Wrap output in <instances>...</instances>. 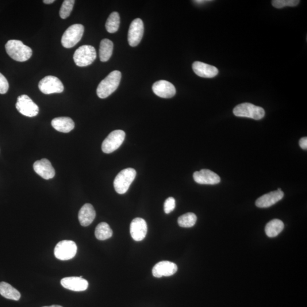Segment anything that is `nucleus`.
I'll list each match as a JSON object with an SVG mask.
<instances>
[{
    "instance_id": "obj_30",
    "label": "nucleus",
    "mask_w": 307,
    "mask_h": 307,
    "mask_svg": "<svg viewBox=\"0 0 307 307\" xmlns=\"http://www.w3.org/2000/svg\"><path fill=\"white\" fill-rule=\"evenodd\" d=\"M176 202L174 198L170 197L166 200L164 204V212L168 214L172 212L175 208Z\"/></svg>"
},
{
    "instance_id": "obj_11",
    "label": "nucleus",
    "mask_w": 307,
    "mask_h": 307,
    "mask_svg": "<svg viewBox=\"0 0 307 307\" xmlns=\"http://www.w3.org/2000/svg\"><path fill=\"white\" fill-rule=\"evenodd\" d=\"M144 33L143 21L140 18L133 20L130 24L128 32V40L132 47H136L140 43Z\"/></svg>"
},
{
    "instance_id": "obj_24",
    "label": "nucleus",
    "mask_w": 307,
    "mask_h": 307,
    "mask_svg": "<svg viewBox=\"0 0 307 307\" xmlns=\"http://www.w3.org/2000/svg\"><path fill=\"white\" fill-rule=\"evenodd\" d=\"M285 225L279 219H274L268 222L265 227V232L268 237L278 236L282 232Z\"/></svg>"
},
{
    "instance_id": "obj_5",
    "label": "nucleus",
    "mask_w": 307,
    "mask_h": 307,
    "mask_svg": "<svg viewBox=\"0 0 307 307\" xmlns=\"http://www.w3.org/2000/svg\"><path fill=\"white\" fill-rule=\"evenodd\" d=\"M97 51L91 45H83L76 50L74 55L75 63L79 67H86L97 58Z\"/></svg>"
},
{
    "instance_id": "obj_3",
    "label": "nucleus",
    "mask_w": 307,
    "mask_h": 307,
    "mask_svg": "<svg viewBox=\"0 0 307 307\" xmlns=\"http://www.w3.org/2000/svg\"><path fill=\"white\" fill-rule=\"evenodd\" d=\"M137 172L134 169L128 168L119 172L114 180L115 191L119 194H124L136 178Z\"/></svg>"
},
{
    "instance_id": "obj_31",
    "label": "nucleus",
    "mask_w": 307,
    "mask_h": 307,
    "mask_svg": "<svg viewBox=\"0 0 307 307\" xmlns=\"http://www.w3.org/2000/svg\"><path fill=\"white\" fill-rule=\"evenodd\" d=\"M9 90V83L5 77L0 73V94H5Z\"/></svg>"
},
{
    "instance_id": "obj_10",
    "label": "nucleus",
    "mask_w": 307,
    "mask_h": 307,
    "mask_svg": "<svg viewBox=\"0 0 307 307\" xmlns=\"http://www.w3.org/2000/svg\"><path fill=\"white\" fill-rule=\"evenodd\" d=\"M39 89L46 95L61 93L64 91V86L60 80L54 76H47L42 79L39 84Z\"/></svg>"
},
{
    "instance_id": "obj_8",
    "label": "nucleus",
    "mask_w": 307,
    "mask_h": 307,
    "mask_svg": "<svg viewBox=\"0 0 307 307\" xmlns=\"http://www.w3.org/2000/svg\"><path fill=\"white\" fill-rule=\"evenodd\" d=\"M15 106L19 112L26 117H35L39 113V107L28 95L20 96Z\"/></svg>"
},
{
    "instance_id": "obj_17",
    "label": "nucleus",
    "mask_w": 307,
    "mask_h": 307,
    "mask_svg": "<svg viewBox=\"0 0 307 307\" xmlns=\"http://www.w3.org/2000/svg\"><path fill=\"white\" fill-rule=\"evenodd\" d=\"M177 270L178 266L175 263L170 261H162L154 266L152 272L155 277L161 278L174 275Z\"/></svg>"
},
{
    "instance_id": "obj_26",
    "label": "nucleus",
    "mask_w": 307,
    "mask_h": 307,
    "mask_svg": "<svg viewBox=\"0 0 307 307\" xmlns=\"http://www.w3.org/2000/svg\"><path fill=\"white\" fill-rule=\"evenodd\" d=\"M120 25V17L116 11L111 13L107 19L105 28L107 32L114 33L117 32Z\"/></svg>"
},
{
    "instance_id": "obj_16",
    "label": "nucleus",
    "mask_w": 307,
    "mask_h": 307,
    "mask_svg": "<svg viewBox=\"0 0 307 307\" xmlns=\"http://www.w3.org/2000/svg\"><path fill=\"white\" fill-rule=\"evenodd\" d=\"M33 168L38 175L46 180L52 179L55 175L54 168L47 159L44 158L36 161L34 163Z\"/></svg>"
},
{
    "instance_id": "obj_27",
    "label": "nucleus",
    "mask_w": 307,
    "mask_h": 307,
    "mask_svg": "<svg viewBox=\"0 0 307 307\" xmlns=\"http://www.w3.org/2000/svg\"><path fill=\"white\" fill-rule=\"evenodd\" d=\"M197 221V217L194 213H187L180 216L178 220L179 225L182 228H191Z\"/></svg>"
},
{
    "instance_id": "obj_14",
    "label": "nucleus",
    "mask_w": 307,
    "mask_h": 307,
    "mask_svg": "<svg viewBox=\"0 0 307 307\" xmlns=\"http://www.w3.org/2000/svg\"><path fill=\"white\" fill-rule=\"evenodd\" d=\"M193 177L195 182L201 184L214 185L219 183L221 181L219 176L207 169H203L201 171L195 172Z\"/></svg>"
},
{
    "instance_id": "obj_1",
    "label": "nucleus",
    "mask_w": 307,
    "mask_h": 307,
    "mask_svg": "<svg viewBox=\"0 0 307 307\" xmlns=\"http://www.w3.org/2000/svg\"><path fill=\"white\" fill-rule=\"evenodd\" d=\"M5 49L11 59L21 62L29 60L33 54L32 49L19 40H13L7 42Z\"/></svg>"
},
{
    "instance_id": "obj_6",
    "label": "nucleus",
    "mask_w": 307,
    "mask_h": 307,
    "mask_svg": "<svg viewBox=\"0 0 307 307\" xmlns=\"http://www.w3.org/2000/svg\"><path fill=\"white\" fill-rule=\"evenodd\" d=\"M84 32V27L82 24H74L65 31L61 37V45L64 48L70 49L81 40Z\"/></svg>"
},
{
    "instance_id": "obj_28",
    "label": "nucleus",
    "mask_w": 307,
    "mask_h": 307,
    "mask_svg": "<svg viewBox=\"0 0 307 307\" xmlns=\"http://www.w3.org/2000/svg\"><path fill=\"white\" fill-rule=\"evenodd\" d=\"M75 1L74 0H65L60 7L59 15L61 18L66 19L71 13Z\"/></svg>"
},
{
    "instance_id": "obj_34",
    "label": "nucleus",
    "mask_w": 307,
    "mask_h": 307,
    "mask_svg": "<svg viewBox=\"0 0 307 307\" xmlns=\"http://www.w3.org/2000/svg\"><path fill=\"white\" fill-rule=\"evenodd\" d=\"M44 3H46V4H51L53 2H54V0H44L43 1Z\"/></svg>"
},
{
    "instance_id": "obj_20",
    "label": "nucleus",
    "mask_w": 307,
    "mask_h": 307,
    "mask_svg": "<svg viewBox=\"0 0 307 307\" xmlns=\"http://www.w3.org/2000/svg\"><path fill=\"white\" fill-rule=\"evenodd\" d=\"M96 212L91 204L84 205L79 210L78 218L80 224L83 226H89L94 221Z\"/></svg>"
},
{
    "instance_id": "obj_12",
    "label": "nucleus",
    "mask_w": 307,
    "mask_h": 307,
    "mask_svg": "<svg viewBox=\"0 0 307 307\" xmlns=\"http://www.w3.org/2000/svg\"><path fill=\"white\" fill-rule=\"evenodd\" d=\"M153 91L158 97L164 99L174 97L176 94L175 86L166 80H159L153 84Z\"/></svg>"
},
{
    "instance_id": "obj_18",
    "label": "nucleus",
    "mask_w": 307,
    "mask_h": 307,
    "mask_svg": "<svg viewBox=\"0 0 307 307\" xmlns=\"http://www.w3.org/2000/svg\"><path fill=\"white\" fill-rule=\"evenodd\" d=\"M60 283L65 289L74 291H83L88 289V282L82 276H71L61 280Z\"/></svg>"
},
{
    "instance_id": "obj_22",
    "label": "nucleus",
    "mask_w": 307,
    "mask_h": 307,
    "mask_svg": "<svg viewBox=\"0 0 307 307\" xmlns=\"http://www.w3.org/2000/svg\"><path fill=\"white\" fill-rule=\"evenodd\" d=\"M113 51V44L108 39H103L101 42L99 49L100 59L102 62L109 60L112 56Z\"/></svg>"
},
{
    "instance_id": "obj_9",
    "label": "nucleus",
    "mask_w": 307,
    "mask_h": 307,
    "mask_svg": "<svg viewBox=\"0 0 307 307\" xmlns=\"http://www.w3.org/2000/svg\"><path fill=\"white\" fill-rule=\"evenodd\" d=\"M77 246L74 241L63 240L56 245L54 255L57 259L61 260L71 259L76 256Z\"/></svg>"
},
{
    "instance_id": "obj_7",
    "label": "nucleus",
    "mask_w": 307,
    "mask_h": 307,
    "mask_svg": "<svg viewBox=\"0 0 307 307\" xmlns=\"http://www.w3.org/2000/svg\"><path fill=\"white\" fill-rule=\"evenodd\" d=\"M125 133L122 130H114L111 132L102 144V151L106 154L116 151L121 147L125 138Z\"/></svg>"
},
{
    "instance_id": "obj_21",
    "label": "nucleus",
    "mask_w": 307,
    "mask_h": 307,
    "mask_svg": "<svg viewBox=\"0 0 307 307\" xmlns=\"http://www.w3.org/2000/svg\"><path fill=\"white\" fill-rule=\"evenodd\" d=\"M51 125L57 131L67 133L70 132L75 128V123L70 117H56L51 121Z\"/></svg>"
},
{
    "instance_id": "obj_15",
    "label": "nucleus",
    "mask_w": 307,
    "mask_h": 307,
    "mask_svg": "<svg viewBox=\"0 0 307 307\" xmlns=\"http://www.w3.org/2000/svg\"><path fill=\"white\" fill-rule=\"evenodd\" d=\"M283 197V192L281 189H279L259 198L256 202V205L261 208H268L281 201Z\"/></svg>"
},
{
    "instance_id": "obj_4",
    "label": "nucleus",
    "mask_w": 307,
    "mask_h": 307,
    "mask_svg": "<svg viewBox=\"0 0 307 307\" xmlns=\"http://www.w3.org/2000/svg\"><path fill=\"white\" fill-rule=\"evenodd\" d=\"M233 113L237 117H248L259 120L264 117L265 112L262 107L245 102L236 106L233 109Z\"/></svg>"
},
{
    "instance_id": "obj_23",
    "label": "nucleus",
    "mask_w": 307,
    "mask_h": 307,
    "mask_svg": "<svg viewBox=\"0 0 307 307\" xmlns=\"http://www.w3.org/2000/svg\"><path fill=\"white\" fill-rule=\"evenodd\" d=\"M0 294L3 297L10 300L18 301L21 298V294L9 283L2 282L0 283Z\"/></svg>"
},
{
    "instance_id": "obj_25",
    "label": "nucleus",
    "mask_w": 307,
    "mask_h": 307,
    "mask_svg": "<svg viewBox=\"0 0 307 307\" xmlns=\"http://www.w3.org/2000/svg\"><path fill=\"white\" fill-rule=\"evenodd\" d=\"M95 233L97 239L102 241L109 239L113 235V231L110 226L103 222L97 226Z\"/></svg>"
},
{
    "instance_id": "obj_29",
    "label": "nucleus",
    "mask_w": 307,
    "mask_h": 307,
    "mask_svg": "<svg viewBox=\"0 0 307 307\" xmlns=\"http://www.w3.org/2000/svg\"><path fill=\"white\" fill-rule=\"evenodd\" d=\"M271 2L272 6L275 8L281 9L285 6H296L300 1L299 0H274Z\"/></svg>"
},
{
    "instance_id": "obj_19",
    "label": "nucleus",
    "mask_w": 307,
    "mask_h": 307,
    "mask_svg": "<svg viewBox=\"0 0 307 307\" xmlns=\"http://www.w3.org/2000/svg\"><path fill=\"white\" fill-rule=\"evenodd\" d=\"M193 69L195 74L202 78H212L218 74V69L216 67L201 61H195L193 64Z\"/></svg>"
},
{
    "instance_id": "obj_13",
    "label": "nucleus",
    "mask_w": 307,
    "mask_h": 307,
    "mask_svg": "<svg viewBox=\"0 0 307 307\" xmlns=\"http://www.w3.org/2000/svg\"><path fill=\"white\" fill-rule=\"evenodd\" d=\"M130 231L134 240L136 241L143 240L148 232L147 222L142 218H134L130 224Z\"/></svg>"
},
{
    "instance_id": "obj_33",
    "label": "nucleus",
    "mask_w": 307,
    "mask_h": 307,
    "mask_svg": "<svg viewBox=\"0 0 307 307\" xmlns=\"http://www.w3.org/2000/svg\"><path fill=\"white\" fill-rule=\"evenodd\" d=\"M211 1H205V0H197V1H194L196 3H198V4H202V3H205L207 2H210Z\"/></svg>"
},
{
    "instance_id": "obj_35",
    "label": "nucleus",
    "mask_w": 307,
    "mask_h": 307,
    "mask_svg": "<svg viewBox=\"0 0 307 307\" xmlns=\"http://www.w3.org/2000/svg\"><path fill=\"white\" fill-rule=\"evenodd\" d=\"M61 307L58 305H53L51 306H46V307Z\"/></svg>"
},
{
    "instance_id": "obj_32",
    "label": "nucleus",
    "mask_w": 307,
    "mask_h": 307,
    "mask_svg": "<svg viewBox=\"0 0 307 307\" xmlns=\"http://www.w3.org/2000/svg\"><path fill=\"white\" fill-rule=\"evenodd\" d=\"M299 146L303 150L307 149V138L303 137L300 140H299Z\"/></svg>"
},
{
    "instance_id": "obj_2",
    "label": "nucleus",
    "mask_w": 307,
    "mask_h": 307,
    "mask_svg": "<svg viewBox=\"0 0 307 307\" xmlns=\"http://www.w3.org/2000/svg\"><path fill=\"white\" fill-rule=\"evenodd\" d=\"M121 79V73L116 70L110 72L100 83L97 88V95L101 99H105L117 89Z\"/></svg>"
}]
</instances>
